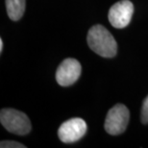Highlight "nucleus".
I'll list each match as a JSON object with an SVG mask.
<instances>
[{
	"instance_id": "nucleus-7",
	"label": "nucleus",
	"mask_w": 148,
	"mask_h": 148,
	"mask_svg": "<svg viewBox=\"0 0 148 148\" xmlns=\"http://www.w3.org/2000/svg\"><path fill=\"white\" fill-rule=\"evenodd\" d=\"M26 0H6V9L9 17L16 21L22 17L25 12Z\"/></svg>"
},
{
	"instance_id": "nucleus-8",
	"label": "nucleus",
	"mask_w": 148,
	"mask_h": 148,
	"mask_svg": "<svg viewBox=\"0 0 148 148\" xmlns=\"http://www.w3.org/2000/svg\"><path fill=\"white\" fill-rule=\"evenodd\" d=\"M141 122L144 124L148 123V95L143 103V107H141V114H140Z\"/></svg>"
},
{
	"instance_id": "nucleus-6",
	"label": "nucleus",
	"mask_w": 148,
	"mask_h": 148,
	"mask_svg": "<svg viewBox=\"0 0 148 148\" xmlns=\"http://www.w3.org/2000/svg\"><path fill=\"white\" fill-rule=\"evenodd\" d=\"M82 72L81 64L75 59L67 58L64 60L56 71V80L62 87H69L79 79Z\"/></svg>"
},
{
	"instance_id": "nucleus-4",
	"label": "nucleus",
	"mask_w": 148,
	"mask_h": 148,
	"mask_svg": "<svg viewBox=\"0 0 148 148\" xmlns=\"http://www.w3.org/2000/svg\"><path fill=\"white\" fill-rule=\"evenodd\" d=\"M87 123L82 118H71L62 124L58 130V137L64 143H71L81 140L87 132Z\"/></svg>"
},
{
	"instance_id": "nucleus-10",
	"label": "nucleus",
	"mask_w": 148,
	"mask_h": 148,
	"mask_svg": "<svg viewBox=\"0 0 148 148\" xmlns=\"http://www.w3.org/2000/svg\"><path fill=\"white\" fill-rule=\"evenodd\" d=\"M3 46H4V44H3V40L1 38V40H0V53L3 51Z\"/></svg>"
},
{
	"instance_id": "nucleus-5",
	"label": "nucleus",
	"mask_w": 148,
	"mask_h": 148,
	"mask_svg": "<svg viewBox=\"0 0 148 148\" xmlns=\"http://www.w3.org/2000/svg\"><path fill=\"white\" fill-rule=\"evenodd\" d=\"M134 14V5L129 0L115 3L109 11V21L114 28L122 29L129 25Z\"/></svg>"
},
{
	"instance_id": "nucleus-1",
	"label": "nucleus",
	"mask_w": 148,
	"mask_h": 148,
	"mask_svg": "<svg viewBox=\"0 0 148 148\" xmlns=\"http://www.w3.org/2000/svg\"><path fill=\"white\" fill-rule=\"evenodd\" d=\"M90 48L104 58H112L116 55L117 44L112 35L102 25H94L88 30L87 37Z\"/></svg>"
},
{
	"instance_id": "nucleus-9",
	"label": "nucleus",
	"mask_w": 148,
	"mask_h": 148,
	"mask_svg": "<svg viewBox=\"0 0 148 148\" xmlns=\"http://www.w3.org/2000/svg\"><path fill=\"white\" fill-rule=\"evenodd\" d=\"M0 147L1 148H25L26 146L24 144L17 143V141L3 140L1 141V143H0Z\"/></svg>"
},
{
	"instance_id": "nucleus-3",
	"label": "nucleus",
	"mask_w": 148,
	"mask_h": 148,
	"mask_svg": "<svg viewBox=\"0 0 148 148\" xmlns=\"http://www.w3.org/2000/svg\"><path fill=\"white\" fill-rule=\"evenodd\" d=\"M129 110L123 104L114 106L106 116L105 130L108 134L116 136L125 131L129 122Z\"/></svg>"
},
{
	"instance_id": "nucleus-2",
	"label": "nucleus",
	"mask_w": 148,
	"mask_h": 148,
	"mask_svg": "<svg viewBox=\"0 0 148 148\" xmlns=\"http://www.w3.org/2000/svg\"><path fill=\"white\" fill-rule=\"evenodd\" d=\"M0 121L4 128L13 134L24 136L31 131V122L24 112L14 109H2Z\"/></svg>"
}]
</instances>
